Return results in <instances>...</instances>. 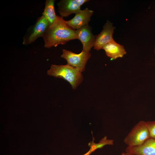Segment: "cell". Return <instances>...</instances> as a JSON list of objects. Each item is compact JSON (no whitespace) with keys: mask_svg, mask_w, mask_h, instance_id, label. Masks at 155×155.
Masks as SVG:
<instances>
[{"mask_svg":"<svg viewBox=\"0 0 155 155\" xmlns=\"http://www.w3.org/2000/svg\"><path fill=\"white\" fill-rule=\"evenodd\" d=\"M102 49L104 50L106 55L112 60L122 57L126 54L124 46L114 40L105 45Z\"/></svg>","mask_w":155,"mask_h":155,"instance_id":"obj_11","label":"cell"},{"mask_svg":"<svg viewBox=\"0 0 155 155\" xmlns=\"http://www.w3.org/2000/svg\"><path fill=\"white\" fill-rule=\"evenodd\" d=\"M115 29V28L113 26V24L107 20L101 32L96 36L94 49L99 51L102 49L105 45L114 40L113 34Z\"/></svg>","mask_w":155,"mask_h":155,"instance_id":"obj_6","label":"cell"},{"mask_svg":"<svg viewBox=\"0 0 155 155\" xmlns=\"http://www.w3.org/2000/svg\"><path fill=\"white\" fill-rule=\"evenodd\" d=\"M79 5L81 6L84 3L89 1L88 0H76Z\"/></svg>","mask_w":155,"mask_h":155,"instance_id":"obj_15","label":"cell"},{"mask_svg":"<svg viewBox=\"0 0 155 155\" xmlns=\"http://www.w3.org/2000/svg\"><path fill=\"white\" fill-rule=\"evenodd\" d=\"M58 12L61 16L67 17L75 14L81 10V6L76 0H61L57 4Z\"/></svg>","mask_w":155,"mask_h":155,"instance_id":"obj_10","label":"cell"},{"mask_svg":"<svg viewBox=\"0 0 155 155\" xmlns=\"http://www.w3.org/2000/svg\"><path fill=\"white\" fill-rule=\"evenodd\" d=\"M125 153L126 155H134L131 154L126 153V152H125Z\"/></svg>","mask_w":155,"mask_h":155,"instance_id":"obj_16","label":"cell"},{"mask_svg":"<svg viewBox=\"0 0 155 155\" xmlns=\"http://www.w3.org/2000/svg\"><path fill=\"white\" fill-rule=\"evenodd\" d=\"M150 137L155 140V121H146Z\"/></svg>","mask_w":155,"mask_h":155,"instance_id":"obj_13","label":"cell"},{"mask_svg":"<svg viewBox=\"0 0 155 155\" xmlns=\"http://www.w3.org/2000/svg\"><path fill=\"white\" fill-rule=\"evenodd\" d=\"M47 73L48 75L62 78L67 81L74 90L78 88L83 80L80 70L67 64L60 65L52 64Z\"/></svg>","mask_w":155,"mask_h":155,"instance_id":"obj_2","label":"cell"},{"mask_svg":"<svg viewBox=\"0 0 155 155\" xmlns=\"http://www.w3.org/2000/svg\"><path fill=\"white\" fill-rule=\"evenodd\" d=\"M150 138L146 121H140L133 127L125 138L124 142L127 146H138L143 144Z\"/></svg>","mask_w":155,"mask_h":155,"instance_id":"obj_3","label":"cell"},{"mask_svg":"<svg viewBox=\"0 0 155 155\" xmlns=\"http://www.w3.org/2000/svg\"><path fill=\"white\" fill-rule=\"evenodd\" d=\"M121 155H126L125 152H123L122 153Z\"/></svg>","mask_w":155,"mask_h":155,"instance_id":"obj_17","label":"cell"},{"mask_svg":"<svg viewBox=\"0 0 155 155\" xmlns=\"http://www.w3.org/2000/svg\"><path fill=\"white\" fill-rule=\"evenodd\" d=\"M55 0H46L44 8L42 14L47 20L49 26L52 24L57 17L54 7Z\"/></svg>","mask_w":155,"mask_h":155,"instance_id":"obj_12","label":"cell"},{"mask_svg":"<svg viewBox=\"0 0 155 155\" xmlns=\"http://www.w3.org/2000/svg\"><path fill=\"white\" fill-rule=\"evenodd\" d=\"M49 26L47 20L43 16L38 17L35 24L28 29L23 37V44L29 45L39 37H42Z\"/></svg>","mask_w":155,"mask_h":155,"instance_id":"obj_4","label":"cell"},{"mask_svg":"<svg viewBox=\"0 0 155 155\" xmlns=\"http://www.w3.org/2000/svg\"><path fill=\"white\" fill-rule=\"evenodd\" d=\"M42 37L44 46L46 48L64 45L71 40L78 39L75 30L66 24L63 17L58 16L54 23L49 26Z\"/></svg>","mask_w":155,"mask_h":155,"instance_id":"obj_1","label":"cell"},{"mask_svg":"<svg viewBox=\"0 0 155 155\" xmlns=\"http://www.w3.org/2000/svg\"><path fill=\"white\" fill-rule=\"evenodd\" d=\"M94 140H93L92 141L89 143L88 146L90 147V149L87 153L83 155H90L91 153L94 152L97 149L100 148L98 144L94 143ZM46 155H49L46 154Z\"/></svg>","mask_w":155,"mask_h":155,"instance_id":"obj_14","label":"cell"},{"mask_svg":"<svg viewBox=\"0 0 155 155\" xmlns=\"http://www.w3.org/2000/svg\"><path fill=\"white\" fill-rule=\"evenodd\" d=\"M154 53L155 54V45L154 49Z\"/></svg>","mask_w":155,"mask_h":155,"instance_id":"obj_18","label":"cell"},{"mask_svg":"<svg viewBox=\"0 0 155 155\" xmlns=\"http://www.w3.org/2000/svg\"><path fill=\"white\" fill-rule=\"evenodd\" d=\"M61 57L65 59L67 64L79 69L82 72L84 71L85 67L91 54L90 52L82 51L79 54H76L71 51L63 49Z\"/></svg>","mask_w":155,"mask_h":155,"instance_id":"obj_5","label":"cell"},{"mask_svg":"<svg viewBox=\"0 0 155 155\" xmlns=\"http://www.w3.org/2000/svg\"><path fill=\"white\" fill-rule=\"evenodd\" d=\"M94 13L93 11L86 8L75 14L71 20L65 21L66 24L74 30H77L88 25Z\"/></svg>","mask_w":155,"mask_h":155,"instance_id":"obj_7","label":"cell"},{"mask_svg":"<svg viewBox=\"0 0 155 155\" xmlns=\"http://www.w3.org/2000/svg\"><path fill=\"white\" fill-rule=\"evenodd\" d=\"M75 32L83 45L82 51L89 52L94 46L96 36L92 33L90 27L88 25L78 30Z\"/></svg>","mask_w":155,"mask_h":155,"instance_id":"obj_8","label":"cell"},{"mask_svg":"<svg viewBox=\"0 0 155 155\" xmlns=\"http://www.w3.org/2000/svg\"><path fill=\"white\" fill-rule=\"evenodd\" d=\"M125 151L134 155H155V140L150 138L140 146H127Z\"/></svg>","mask_w":155,"mask_h":155,"instance_id":"obj_9","label":"cell"}]
</instances>
